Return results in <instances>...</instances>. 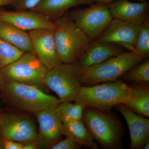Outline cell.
Returning <instances> with one entry per match:
<instances>
[{
	"mask_svg": "<svg viewBox=\"0 0 149 149\" xmlns=\"http://www.w3.org/2000/svg\"><path fill=\"white\" fill-rule=\"evenodd\" d=\"M54 37L58 54L62 63H75L91 40L65 13L54 21Z\"/></svg>",
	"mask_w": 149,
	"mask_h": 149,
	"instance_id": "obj_1",
	"label": "cell"
},
{
	"mask_svg": "<svg viewBox=\"0 0 149 149\" xmlns=\"http://www.w3.org/2000/svg\"><path fill=\"white\" fill-rule=\"evenodd\" d=\"M128 91L129 86L118 80L82 86L74 102L85 108L109 112L113 107L122 103Z\"/></svg>",
	"mask_w": 149,
	"mask_h": 149,
	"instance_id": "obj_2",
	"label": "cell"
},
{
	"mask_svg": "<svg viewBox=\"0 0 149 149\" xmlns=\"http://www.w3.org/2000/svg\"><path fill=\"white\" fill-rule=\"evenodd\" d=\"M144 59L136 52L129 51L123 52L99 64L82 68V86L116 81Z\"/></svg>",
	"mask_w": 149,
	"mask_h": 149,
	"instance_id": "obj_3",
	"label": "cell"
},
{
	"mask_svg": "<svg viewBox=\"0 0 149 149\" xmlns=\"http://www.w3.org/2000/svg\"><path fill=\"white\" fill-rule=\"evenodd\" d=\"M1 93L3 98L15 106L35 114L45 110L54 109L60 103L58 98L40 88L22 83H4Z\"/></svg>",
	"mask_w": 149,
	"mask_h": 149,
	"instance_id": "obj_4",
	"label": "cell"
},
{
	"mask_svg": "<svg viewBox=\"0 0 149 149\" xmlns=\"http://www.w3.org/2000/svg\"><path fill=\"white\" fill-rule=\"evenodd\" d=\"M83 120L102 148L116 149L120 147L123 135L121 124L108 112L85 108Z\"/></svg>",
	"mask_w": 149,
	"mask_h": 149,
	"instance_id": "obj_5",
	"label": "cell"
},
{
	"mask_svg": "<svg viewBox=\"0 0 149 149\" xmlns=\"http://www.w3.org/2000/svg\"><path fill=\"white\" fill-rule=\"evenodd\" d=\"M83 68L76 63H64L48 70L46 87L56 93L60 102L74 101L82 86Z\"/></svg>",
	"mask_w": 149,
	"mask_h": 149,
	"instance_id": "obj_6",
	"label": "cell"
},
{
	"mask_svg": "<svg viewBox=\"0 0 149 149\" xmlns=\"http://www.w3.org/2000/svg\"><path fill=\"white\" fill-rule=\"evenodd\" d=\"M48 70L35 54L25 52L20 57L0 70L4 83L33 85L43 90Z\"/></svg>",
	"mask_w": 149,
	"mask_h": 149,
	"instance_id": "obj_7",
	"label": "cell"
},
{
	"mask_svg": "<svg viewBox=\"0 0 149 149\" xmlns=\"http://www.w3.org/2000/svg\"><path fill=\"white\" fill-rule=\"evenodd\" d=\"M91 5L88 8L75 9L68 15L91 40H94L102 34L113 17L107 4L97 1Z\"/></svg>",
	"mask_w": 149,
	"mask_h": 149,
	"instance_id": "obj_8",
	"label": "cell"
},
{
	"mask_svg": "<svg viewBox=\"0 0 149 149\" xmlns=\"http://www.w3.org/2000/svg\"><path fill=\"white\" fill-rule=\"evenodd\" d=\"M37 132L30 118L15 113H3L0 123V137L21 143L35 142Z\"/></svg>",
	"mask_w": 149,
	"mask_h": 149,
	"instance_id": "obj_9",
	"label": "cell"
},
{
	"mask_svg": "<svg viewBox=\"0 0 149 149\" xmlns=\"http://www.w3.org/2000/svg\"><path fill=\"white\" fill-rule=\"evenodd\" d=\"M140 25L113 18L102 34L95 40L114 43L136 52L135 47Z\"/></svg>",
	"mask_w": 149,
	"mask_h": 149,
	"instance_id": "obj_10",
	"label": "cell"
},
{
	"mask_svg": "<svg viewBox=\"0 0 149 149\" xmlns=\"http://www.w3.org/2000/svg\"><path fill=\"white\" fill-rule=\"evenodd\" d=\"M29 34L35 54L48 70L61 64L56 49L54 30L35 29L29 31Z\"/></svg>",
	"mask_w": 149,
	"mask_h": 149,
	"instance_id": "obj_11",
	"label": "cell"
},
{
	"mask_svg": "<svg viewBox=\"0 0 149 149\" xmlns=\"http://www.w3.org/2000/svg\"><path fill=\"white\" fill-rule=\"evenodd\" d=\"M0 21L24 30L47 29L54 30L56 24L42 14L32 10L14 11L0 10Z\"/></svg>",
	"mask_w": 149,
	"mask_h": 149,
	"instance_id": "obj_12",
	"label": "cell"
},
{
	"mask_svg": "<svg viewBox=\"0 0 149 149\" xmlns=\"http://www.w3.org/2000/svg\"><path fill=\"white\" fill-rule=\"evenodd\" d=\"M39 129L35 141L38 148H51L61 140L63 123L54 109L42 111L36 113Z\"/></svg>",
	"mask_w": 149,
	"mask_h": 149,
	"instance_id": "obj_13",
	"label": "cell"
},
{
	"mask_svg": "<svg viewBox=\"0 0 149 149\" xmlns=\"http://www.w3.org/2000/svg\"><path fill=\"white\" fill-rule=\"evenodd\" d=\"M119 45L91 40L75 63L83 68L99 64L123 52Z\"/></svg>",
	"mask_w": 149,
	"mask_h": 149,
	"instance_id": "obj_14",
	"label": "cell"
},
{
	"mask_svg": "<svg viewBox=\"0 0 149 149\" xmlns=\"http://www.w3.org/2000/svg\"><path fill=\"white\" fill-rule=\"evenodd\" d=\"M128 124L130 136V148L143 149L149 139V120L137 114L122 104L116 106Z\"/></svg>",
	"mask_w": 149,
	"mask_h": 149,
	"instance_id": "obj_15",
	"label": "cell"
},
{
	"mask_svg": "<svg viewBox=\"0 0 149 149\" xmlns=\"http://www.w3.org/2000/svg\"><path fill=\"white\" fill-rule=\"evenodd\" d=\"M109 7L113 18L139 25L149 18L148 1L134 3L128 0H116Z\"/></svg>",
	"mask_w": 149,
	"mask_h": 149,
	"instance_id": "obj_16",
	"label": "cell"
},
{
	"mask_svg": "<svg viewBox=\"0 0 149 149\" xmlns=\"http://www.w3.org/2000/svg\"><path fill=\"white\" fill-rule=\"evenodd\" d=\"M96 0H41L31 10L44 15L54 22L69 9L82 5L91 4Z\"/></svg>",
	"mask_w": 149,
	"mask_h": 149,
	"instance_id": "obj_17",
	"label": "cell"
},
{
	"mask_svg": "<svg viewBox=\"0 0 149 149\" xmlns=\"http://www.w3.org/2000/svg\"><path fill=\"white\" fill-rule=\"evenodd\" d=\"M122 104L137 114L148 118L149 88L148 85L129 86L128 95Z\"/></svg>",
	"mask_w": 149,
	"mask_h": 149,
	"instance_id": "obj_18",
	"label": "cell"
},
{
	"mask_svg": "<svg viewBox=\"0 0 149 149\" xmlns=\"http://www.w3.org/2000/svg\"><path fill=\"white\" fill-rule=\"evenodd\" d=\"M0 38L24 52L35 54L29 33L12 24L0 21Z\"/></svg>",
	"mask_w": 149,
	"mask_h": 149,
	"instance_id": "obj_19",
	"label": "cell"
},
{
	"mask_svg": "<svg viewBox=\"0 0 149 149\" xmlns=\"http://www.w3.org/2000/svg\"><path fill=\"white\" fill-rule=\"evenodd\" d=\"M62 134L65 137L73 139L83 147L91 149L99 148L98 144L83 120L63 123Z\"/></svg>",
	"mask_w": 149,
	"mask_h": 149,
	"instance_id": "obj_20",
	"label": "cell"
},
{
	"mask_svg": "<svg viewBox=\"0 0 149 149\" xmlns=\"http://www.w3.org/2000/svg\"><path fill=\"white\" fill-rule=\"evenodd\" d=\"M85 108L74 102H60L54 111L59 119L63 123L83 120V112Z\"/></svg>",
	"mask_w": 149,
	"mask_h": 149,
	"instance_id": "obj_21",
	"label": "cell"
},
{
	"mask_svg": "<svg viewBox=\"0 0 149 149\" xmlns=\"http://www.w3.org/2000/svg\"><path fill=\"white\" fill-rule=\"evenodd\" d=\"M24 53L0 38V70L18 59Z\"/></svg>",
	"mask_w": 149,
	"mask_h": 149,
	"instance_id": "obj_22",
	"label": "cell"
},
{
	"mask_svg": "<svg viewBox=\"0 0 149 149\" xmlns=\"http://www.w3.org/2000/svg\"><path fill=\"white\" fill-rule=\"evenodd\" d=\"M127 80L141 84L149 83V60L146 59L143 62L131 68L126 72Z\"/></svg>",
	"mask_w": 149,
	"mask_h": 149,
	"instance_id": "obj_23",
	"label": "cell"
},
{
	"mask_svg": "<svg viewBox=\"0 0 149 149\" xmlns=\"http://www.w3.org/2000/svg\"><path fill=\"white\" fill-rule=\"evenodd\" d=\"M136 53L147 58L149 55V19L140 25V30L135 47Z\"/></svg>",
	"mask_w": 149,
	"mask_h": 149,
	"instance_id": "obj_24",
	"label": "cell"
},
{
	"mask_svg": "<svg viewBox=\"0 0 149 149\" xmlns=\"http://www.w3.org/2000/svg\"><path fill=\"white\" fill-rule=\"evenodd\" d=\"M41 0H11L10 5L15 10H31L38 4Z\"/></svg>",
	"mask_w": 149,
	"mask_h": 149,
	"instance_id": "obj_25",
	"label": "cell"
},
{
	"mask_svg": "<svg viewBox=\"0 0 149 149\" xmlns=\"http://www.w3.org/2000/svg\"><path fill=\"white\" fill-rule=\"evenodd\" d=\"M83 147L69 137H65L63 140H60L54 145L52 149H80Z\"/></svg>",
	"mask_w": 149,
	"mask_h": 149,
	"instance_id": "obj_26",
	"label": "cell"
},
{
	"mask_svg": "<svg viewBox=\"0 0 149 149\" xmlns=\"http://www.w3.org/2000/svg\"><path fill=\"white\" fill-rule=\"evenodd\" d=\"M23 144L0 137V149H22Z\"/></svg>",
	"mask_w": 149,
	"mask_h": 149,
	"instance_id": "obj_27",
	"label": "cell"
},
{
	"mask_svg": "<svg viewBox=\"0 0 149 149\" xmlns=\"http://www.w3.org/2000/svg\"><path fill=\"white\" fill-rule=\"evenodd\" d=\"M38 148L36 142H31L23 144L22 149H36Z\"/></svg>",
	"mask_w": 149,
	"mask_h": 149,
	"instance_id": "obj_28",
	"label": "cell"
},
{
	"mask_svg": "<svg viewBox=\"0 0 149 149\" xmlns=\"http://www.w3.org/2000/svg\"><path fill=\"white\" fill-rule=\"evenodd\" d=\"M11 0H0V7L3 6L10 5Z\"/></svg>",
	"mask_w": 149,
	"mask_h": 149,
	"instance_id": "obj_29",
	"label": "cell"
},
{
	"mask_svg": "<svg viewBox=\"0 0 149 149\" xmlns=\"http://www.w3.org/2000/svg\"><path fill=\"white\" fill-rule=\"evenodd\" d=\"M4 83V82L2 78L1 77V74H0V93H1V92H2Z\"/></svg>",
	"mask_w": 149,
	"mask_h": 149,
	"instance_id": "obj_30",
	"label": "cell"
},
{
	"mask_svg": "<svg viewBox=\"0 0 149 149\" xmlns=\"http://www.w3.org/2000/svg\"><path fill=\"white\" fill-rule=\"evenodd\" d=\"M97 1L101 2H103L109 5L111 3L113 2L116 0H96Z\"/></svg>",
	"mask_w": 149,
	"mask_h": 149,
	"instance_id": "obj_31",
	"label": "cell"
},
{
	"mask_svg": "<svg viewBox=\"0 0 149 149\" xmlns=\"http://www.w3.org/2000/svg\"><path fill=\"white\" fill-rule=\"evenodd\" d=\"M143 149H149V139H148V140L146 141L145 145H144Z\"/></svg>",
	"mask_w": 149,
	"mask_h": 149,
	"instance_id": "obj_32",
	"label": "cell"
},
{
	"mask_svg": "<svg viewBox=\"0 0 149 149\" xmlns=\"http://www.w3.org/2000/svg\"><path fill=\"white\" fill-rule=\"evenodd\" d=\"M2 104L1 102V100H0V123H1V119L2 116V113L1 111V107Z\"/></svg>",
	"mask_w": 149,
	"mask_h": 149,
	"instance_id": "obj_33",
	"label": "cell"
},
{
	"mask_svg": "<svg viewBox=\"0 0 149 149\" xmlns=\"http://www.w3.org/2000/svg\"><path fill=\"white\" fill-rule=\"evenodd\" d=\"M3 98V96L2 95L1 93H0V99Z\"/></svg>",
	"mask_w": 149,
	"mask_h": 149,
	"instance_id": "obj_34",
	"label": "cell"
},
{
	"mask_svg": "<svg viewBox=\"0 0 149 149\" xmlns=\"http://www.w3.org/2000/svg\"><path fill=\"white\" fill-rule=\"evenodd\" d=\"M138 1H140V2H144L146 1V0H138Z\"/></svg>",
	"mask_w": 149,
	"mask_h": 149,
	"instance_id": "obj_35",
	"label": "cell"
}]
</instances>
